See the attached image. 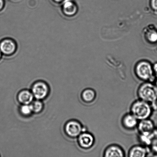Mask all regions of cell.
<instances>
[{
  "mask_svg": "<svg viewBox=\"0 0 157 157\" xmlns=\"http://www.w3.org/2000/svg\"><path fill=\"white\" fill-rule=\"evenodd\" d=\"M137 94L139 99L151 105L157 101V88L155 84L149 82L141 85L138 88Z\"/></svg>",
  "mask_w": 157,
  "mask_h": 157,
  "instance_id": "cell-1",
  "label": "cell"
},
{
  "mask_svg": "<svg viewBox=\"0 0 157 157\" xmlns=\"http://www.w3.org/2000/svg\"><path fill=\"white\" fill-rule=\"evenodd\" d=\"M130 111V113L140 121L150 117L152 113V107L149 103L139 99L132 104Z\"/></svg>",
  "mask_w": 157,
  "mask_h": 157,
  "instance_id": "cell-2",
  "label": "cell"
},
{
  "mask_svg": "<svg viewBox=\"0 0 157 157\" xmlns=\"http://www.w3.org/2000/svg\"><path fill=\"white\" fill-rule=\"evenodd\" d=\"M31 91L35 99L42 101L48 96L50 89L48 84L45 82L38 81L32 85Z\"/></svg>",
  "mask_w": 157,
  "mask_h": 157,
  "instance_id": "cell-3",
  "label": "cell"
},
{
  "mask_svg": "<svg viewBox=\"0 0 157 157\" xmlns=\"http://www.w3.org/2000/svg\"><path fill=\"white\" fill-rule=\"evenodd\" d=\"M18 44L13 38H6L0 41V51L6 56H13L18 50Z\"/></svg>",
  "mask_w": 157,
  "mask_h": 157,
  "instance_id": "cell-4",
  "label": "cell"
},
{
  "mask_svg": "<svg viewBox=\"0 0 157 157\" xmlns=\"http://www.w3.org/2000/svg\"><path fill=\"white\" fill-rule=\"evenodd\" d=\"M64 130L67 136L72 138H78L81 133L84 132L81 123L75 120L67 121L64 126Z\"/></svg>",
  "mask_w": 157,
  "mask_h": 157,
  "instance_id": "cell-5",
  "label": "cell"
},
{
  "mask_svg": "<svg viewBox=\"0 0 157 157\" xmlns=\"http://www.w3.org/2000/svg\"><path fill=\"white\" fill-rule=\"evenodd\" d=\"M136 73L138 78L144 81L149 82L153 78V71L151 66L147 62L141 63L138 64L136 68Z\"/></svg>",
  "mask_w": 157,
  "mask_h": 157,
  "instance_id": "cell-6",
  "label": "cell"
},
{
  "mask_svg": "<svg viewBox=\"0 0 157 157\" xmlns=\"http://www.w3.org/2000/svg\"><path fill=\"white\" fill-rule=\"evenodd\" d=\"M61 5V12L67 17H73L77 13L78 6L74 0H64Z\"/></svg>",
  "mask_w": 157,
  "mask_h": 157,
  "instance_id": "cell-7",
  "label": "cell"
},
{
  "mask_svg": "<svg viewBox=\"0 0 157 157\" xmlns=\"http://www.w3.org/2000/svg\"><path fill=\"white\" fill-rule=\"evenodd\" d=\"M77 138L78 145L82 148H90L94 143L95 139L93 135L87 132H82Z\"/></svg>",
  "mask_w": 157,
  "mask_h": 157,
  "instance_id": "cell-8",
  "label": "cell"
},
{
  "mask_svg": "<svg viewBox=\"0 0 157 157\" xmlns=\"http://www.w3.org/2000/svg\"><path fill=\"white\" fill-rule=\"evenodd\" d=\"M137 127L138 132L141 135H149L155 130L154 124L149 118L139 121Z\"/></svg>",
  "mask_w": 157,
  "mask_h": 157,
  "instance_id": "cell-9",
  "label": "cell"
},
{
  "mask_svg": "<svg viewBox=\"0 0 157 157\" xmlns=\"http://www.w3.org/2000/svg\"><path fill=\"white\" fill-rule=\"evenodd\" d=\"M34 98L31 91L27 89L20 91L17 96V99L21 105L30 104L34 101Z\"/></svg>",
  "mask_w": 157,
  "mask_h": 157,
  "instance_id": "cell-10",
  "label": "cell"
},
{
  "mask_svg": "<svg viewBox=\"0 0 157 157\" xmlns=\"http://www.w3.org/2000/svg\"><path fill=\"white\" fill-rule=\"evenodd\" d=\"M122 123L126 128L132 130L137 127L138 121L132 113L127 114L123 118Z\"/></svg>",
  "mask_w": 157,
  "mask_h": 157,
  "instance_id": "cell-11",
  "label": "cell"
},
{
  "mask_svg": "<svg viewBox=\"0 0 157 157\" xmlns=\"http://www.w3.org/2000/svg\"><path fill=\"white\" fill-rule=\"evenodd\" d=\"M104 156L105 157H123L124 153L122 149L117 146H109L104 151Z\"/></svg>",
  "mask_w": 157,
  "mask_h": 157,
  "instance_id": "cell-12",
  "label": "cell"
},
{
  "mask_svg": "<svg viewBox=\"0 0 157 157\" xmlns=\"http://www.w3.org/2000/svg\"><path fill=\"white\" fill-rule=\"evenodd\" d=\"M148 153L147 147L141 146H136L132 147L129 152V156L130 157H144Z\"/></svg>",
  "mask_w": 157,
  "mask_h": 157,
  "instance_id": "cell-13",
  "label": "cell"
},
{
  "mask_svg": "<svg viewBox=\"0 0 157 157\" xmlns=\"http://www.w3.org/2000/svg\"><path fill=\"white\" fill-rule=\"evenodd\" d=\"M81 97L84 102L89 103L92 102L95 99L96 94L92 89H86L82 92Z\"/></svg>",
  "mask_w": 157,
  "mask_h": 157,
  "instance_id": "cell-14",
  "label": "cell"
},
{
  "mask_svg": "<svg viewBox=\"0 0 157 157\" xmlns=\"http://www.w3.org/2000/svg\"><path fill=\"white\" fill-rule=\"evenodd\" d=\"M157 132L155 130L152 133L147 135H140V140L141 142L144 145L149 146L151 145L152 141L157 137Z\"/></svg>",
  "mask_w": 157,
  "mask_h": 157,
  "instance_id": "cell-15",
  "label": "cell"
},
{
  "mask_svg": "<svg viewBox=\"0 0 157 157\" xmlns=\"http://www.w3.org/2000/svg\"><path fill=\"white\" fill-rule=\"evenodd\" d=\"M30 104L33 113H40L44 110V104L42 101L37 99L34 100Z\"/></svg>",
  "mask_w": 157,
  "mask_h": 157,
  "instance_id": "cell-16",
  "label": "cell"
},
{
  "mask_svg": "<svg viewBox=\"0 0 157 157\" xmlns=\"http://www.w3.org/2000/svg\"><path fill=\"white\" fill-rule=\"evenodd\" d=\"M19 111L21 115L24 117L30 116L33 113L31 104L21 105Z\"/></svg>",
  "mask_w": 157,
  "mask_h": 157,
  "instance_id": "cell-17",
  "label": "cell"
},
{
  "mask_svg": "<svg viewBox=\"0 0 157 157\" xmlns=\"http://www.w3.org/2000/svg\"><path fill=\"white\" fill-rule=\"evenodd\" d=\"M147 37L149 41L155 43L157 41V32L155 30H151L147 33Z\"/></svg>",
  "mask_w": 157,
  "mask_h": 157,
  "instance_id": "cell-18",
  "label": "cell"
},
{
  "mask_svg": "<svg viewBox=\"0 0 157 157\" xmlns=\"http://www.w3.org/2000/svg\"><path fill=\"white\" fill-rule=\"evenodd\" d=\"M150 146L152 151L157 154V136L152 141Z\"/></svg>",
  "mask_w": 157,
  "mask_h": 157,
  "instance_id": "cell-19",
  "label": "cell"
},
{
  "mask_svg": "<svg viewBox=\"0 0 157 157\" xmlns=\"http://www.w3.org/2000/svg\"><path fill=\"white\" fill-rule=\"evenodd\" d=\"M5 6V2L4 0H0V12L4 9Z\"/></svg>",
  "mask_w": 157,
  "mask_h": 157,
  "instance_id": "cell-20",
  "label": "cell"
},
{
  "mask_svg": "<svg viewBox=\"0 0 157 157\" xmlns=\"http://www.w3.org/2000/svg\"><path fill=\"white\" fill-rule=\"evenodd\" d=\"M152 6L154 9L157 10V0H152Z\"/></svg>",
  "mask_w": 157,
  "mask_h": 157,
  "instance_id": "cell-21",
  "label": "cell"
},
{
  "mask_svg": "<svg viewBox=\"0 0 157 157\" xmlns=\"http://www.w3.org/2000/svg\"><path fill=\"white\" fill-rule=\"evenodd\" d=\"M53 3L56 4H61L64 0H52Z\"/></svg>",
  "mask_w": 157,
  "mask_h": 157,
  "instance_id": "cell-22",
  "label": "cell"
},
{
  "mask_svg": "<svg viewBox=\"0 0 157 157\" xmlns=\"http://www.w3.org/2000/svg\"><path fill=\"white\" fill-rule=\"evenodd\" d=\"M151 105L153 108L157 109V101L154 104H152Z\"/></svg>",
  "mask_w": 157,
  "mask_h": 157,
  "instance_id": "cell-23",
  "label": "cell"
},
{
  "mask_svg": "<svg viewBox=\"0 0 157 157\" xmlns=\"http://www.w3.org/2000/svg\"><path fill=\"white\" fill-rule=\"evenodd\" d=\"M154 70L157 73V63L155 64L154 66Z\"/></svg>",
  "mask_w": 157,
  "mask_h": 157,
  "instance_id": "cell-24",
  "label": "cell"
},
{
  "mask_svg": "<svg viewBox=\"0 0 157 157\" xmlns=\"http://www.w3.org/2000/svg\"><path fill=\"white\" fill-rule=\"evenodd\" d=\"M2 53H1V51H0V60H1L2 57Z\"/></svg>",
  "mask_w": 157,
  "mask_h": 157,
  "instance_id": "cell-25",
  "label": "cell"
},
{
  "mask_svg": "<svg viewBox=\"0 0 157 157\" xmlns=\"http://www.w3.org/2000/svg\"><path fill=\"white\" fill-rule=\"evenodd\" d=\"M155 85H156V87L157 88V80H156V83H155Z\"/></svg>",
  "mask_w": 157,
  "mask_h": 157,
  "instance_id": "cell-26",
  "label": "cell"
},
{
  "mask_svg": "<svg viewBox=\"0 0 157 157\" xmlns=\"http://www.w3.org/2000/svg\"><path fill=\"white\" fill-rule=\"evenodd\" d=\"M13 1H18V0H13Z\"/></svg>",
  "mask_w": 157,
  "mask_h": 157,
  "instance_id": "cell-27",
  "label": "cell"
}]
</instances>
